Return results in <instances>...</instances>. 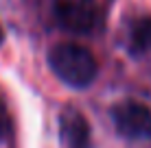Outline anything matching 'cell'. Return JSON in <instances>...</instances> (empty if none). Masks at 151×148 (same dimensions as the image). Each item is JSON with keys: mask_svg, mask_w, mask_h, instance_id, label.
I'll use <instances>...</instances> for the list:
<instances>
[{"mask_svg": "<svg viewBox=\"0 0 151 148\" xmlns=\"http://www.w3.org/2000/svg\"><path fill=\"white\" fill-rule=\"evenodd\" d=\"M48 63L57 74L70 87H88L96 79V61L88 48L79 44H59L50 50Z\"/></svg>", "mask_w": 151, "mask_h": 148, "instance_id": "1", "label": "cell"}, {"mask_svg": "<svg viewBox=\"0 0 151 148\" xmlns=\"http://www.w3.org/2000/svg\"><path fill=\"white\" fill-rule=\"evenodd\" d=\"M59 135L64 148H90V126L77 109H66L59 115Z\"/></svg>", "mask_w": 151, "mask_h": 148, "instance_id": "4", "label": "cell"}, {"mask_svg": "<svg viewBox=\"0 0 151 148\" xmlns=\"http://www.w3.org/2000/svg\"><path fill=\"white\" fill-rule=\"evenodd\" d=\"M2 39H4V30H2V26H0V44H2Z\"/></svg>", "mask_w": 151, "mask_h": 148, "instance_id": "7", "label": "cell"}, {"mask_svg": "<svg viewBox=\"0 0 151 148\" xmlns=\"http://www.w3.org/2000/svg\"><path fill=\"white\" fill-rule=\"evenodd\" d=\"M61 26L70 33H90L96 24V0H55Z\"/></svg>", "mask_w": 151, "mask_h": 148, "instance_id": "3", "label": "cell"}, {"mask_svg": "<svg viewBox=\"0 0 151 148\" xmlns=\"http://www.w3.org/2000/svg\"><path fill=\"white\" fill-rule=\"evenodd\" d=\"M7 135H9V113H7V107L0 100V142L7 140Z\"/></svg>", "mask_w": 151, "mask_h": 148, "instance_id": "6", "label": "cell"}, {"mask_svg": "<svg viewBox=\"0 0 151 148\" xmlns=\"http://www.w3.org/2000/svg\"><path fill=\"white\" fill-rule=\"evenodd\" d=\"M114 126L127 140H151V109L136 100H125L112 111Z\"/></svg>", "mask_w": 151, "mask_h": 148, "instance_id": "2", "label": "cell"}, {"mask_svg": "<svg viewBox=\"0 0 151 148\" xmlns=\"http://www.w3.org/2000/svg\"><path fill=\"white\" fill-rule=\"evenodd\" d=\"M129 48L136 55L151 48V18H140L129 30Z\"/></svg>", "mask_w": 151, "mask_h": 148, "instance_id": "5", "label": "cell"}]
</instances>
